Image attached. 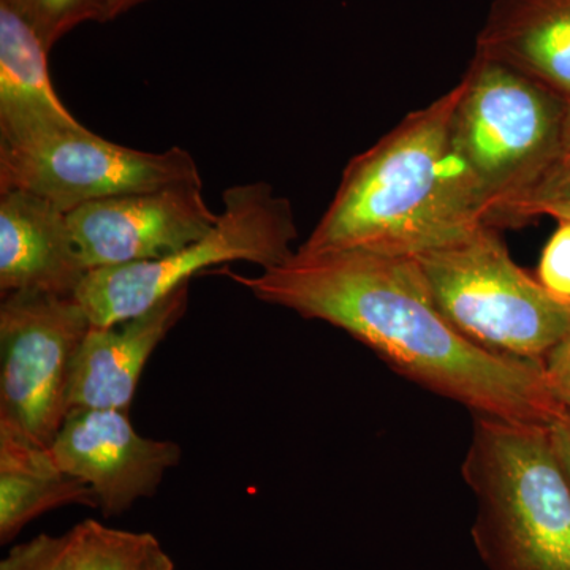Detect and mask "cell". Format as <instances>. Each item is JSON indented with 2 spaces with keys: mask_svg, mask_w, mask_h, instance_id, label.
Instances as JSON below:
<instances>
[{
  "mask_svg": "<svg viewBox=\"0 0 570 570\" xmlns=\"http://www.w3.org/2000/svg\"><path fill=\"white\" fill-rule=\"evenodd\" d=\"M225 275L266 305L344 330L404 377L475 415L549 426L564 412L542 360L498 354L461 335L411 255L298 247L258 276Z\"/></svg>",
  "mask_w": 570,
  "mask_h": 570,
  "instance_id": "6da1fadb",
  "label": "cell"
},
{
  "mask_svg": "<svg viewBox=\"0 0 570 570\" xmlns=\"http://www.w3.org/2000/svg\"><path fill=\"white\" fill-rule=\"evenodd\" d=\"M460 82L411 111L347 164L332 204L302 249H367L420 255L485 224V212L460 174L450 121Z\"/></svg>",
  "mask_w": 570,
  "mask_h": 570,
  "instance_id": "7a4b0ae2",
  "label": "cell"
},
{
  "mask_svg": "<svg viewBox=\"0 0 570 570\" xmlns=\"http://www.w3.org/2000/svg\"><path fill=\"white\" fill-rule=\"evenodd\" d=\"M463 478L489 570H570V483L549 426L475 415Z\"/></svg>",
  "mask_w": 570,
  "mask_h": 570,
  "instance_id": "3957f363",
  "label": "cell"
},
{
  "mask_svg": "<svg viewBox=\"0 0 570 570\" xmlns=\"http://www.w3.org/2000/svg\"><path fill=\"white\" fill-rule=\"evenodd\" d=\"M568 105L512 67L474 55L460 80L450 148L485 223L560 156Z\"/></svg>",
  "mask_w": 570,
  "mask_h": 570,
  "instance_id": "277c9868",
  "label": "cell"
},
{
  "mask_svg": "<svg viewBox=\"0 0 570 570\" xmlns=\"http://www.w3.org/2000/svg\"><path fill=\"white\" fill-rule=\"evenodd\" d=\"M415 258L439 311L479 346L543 362L570 333V302L520 268L491 225Z\"/></svg>",
  "mask_w": 570,
  "mask_h": 570,
  "instance_id": "5b68a950",
  "label": "cell"
},
{
  "mask_svg": "<svg viewBox=\"0 0 570 570\" xmlns=\"http://www.w3.org/2000/svg\"><path fill=\"white\" fill-rule=\"evenodd\" d=\"M223 205L209 234L167 257L88 272L75 296L91 324L111 326L141 316L213 266L249 262L268 269L294 255V208L268 183L228 187Z\"/></svg>",
  "mask_w": 570,
  "mask_h": 570,
  "instance_id": "8992f818",
  "label": "cell"
},
{
  "mask_svg": "<svg viewBox=\"0 0 570 570\" xmlns=\"http://www.w3.org/2000/svg\"><path fill=\"white\" fill-rule=\"evenodd\" d=\"M91 326L77 296H2L0 431L51 448L69 414L71 367Z\"/></svg>",
  "mask_w": 570,
  "mask_h": 570,
  "instance_id": "52a82bcc",
  "label": "cell"
},
{
  "mask_svg": "<svg viewBox=\"0 0 570 570\" xmlns=\"http://www.w3.org/2000/svg\"><path fill=\"white\" fill-rule=\"evenodd\" d=\"M202 184L186 149L164 153L127 148L86 126L0 142V193L24 190L63 213L115 195Z\"/></svg>",
  "mask_w": 570,
  "mask_h": 570,
  "instance_id": "ba28073f",
  "label": "cell"
},
{
  "mask_svg": "<svg viewBox=\"0 0 570 570\" xmlns=\"http://www.w3.org/2000/svg\"><path fill=\"white\" fill-rule=\"evenodd\" d=\"M86 268L157 261L204 238L219 214L206 205L202 184L115 195L67 213Z\"/></svg>",
  "mask_w": 570,
  "mask_h": 570,
  "instance_id": "9c48e42d",
  "label": "cell"
},
{
  "mask_svg": "<svg viewBox=\"0 0 570 570\" xmlns=\"http://www.w3.org/2000/svg\"><path fill=\"white\" fill-rule=\"evenodd\" d=\"M51 450L63 471L94 491L105 517L154 497L183 455L176 442L141 436L129 412L116 409H71Z\"/></svg>",
  "mask_w": 570,
  "mask_h": 570,
  "instance_id": "30bf717a",
  "label": "cell"
},
{
  "mask_svg": "<svg viewBox=\"0 0 570 570\" xmlns=\"http://www.w3.org/2000/svg\"><path fill=\"white\" fill-rule=\"evenodd\" d=\"M189 305V284L176 288L141 316L91 326L75 356L67 393L71 409L130 411L146 363Z\"/></svg>",
  "mask_w": 570,
  "mask_h": 570,
  "instance_id": "8fae6325",
  "label": "cell"
},
{
  "mask_svg": "<svg viewBox=\"0 0 570 570\" xmlns=\"http://www.w3.org/2000/svg\"><path fill=\"white\" fill-rule=\"evenodd\" d=\"M89 269L67 213L45 198L0 193V294L75 296Z\"/></svg>",
  "mask_w": 570,
  "mask_h": 570,
  "instance_id": "7c38bea8",
  "label": "cell"
},
{
  "mask_svg": "<svg viewBox=\"0 0 570 570\" xmlns=\"http://www.w3.org/2000/svg\"><path fill=\"white\" fill-rule=\"evenodd\" d=\"M475 55L512 67L570 102V0H493Z\"/></svg>",
  "mask_w": 570,
  "mask_h": 570,
  "instance_id": "4fadbf2b",
  "label": "cell"
},
{
  "mask_svg": "<svg viewBox=\"0 0 570 570\" xmlns=\"http://www.w3.org/2000/svg\"><path fill=\"white\" fill-rule=\"evenodd\" d=\"M47 47L0 3V142L81 127L52 86Z\"/></svg>",
  "mask_w": 570,
  "mask_h": 570,
  "instance_id": "5bb4252c",
  "label": "cell"
},
{
  "mask_svg": "<svg viewBox=\"0 0 570 570\" xmlns=\"http://www.w3.org/2000/svg\"><path fill=\"white\" fill-rule=\"evenodd\" d=\"M66 505L99 509L94 491L59 466L51 448L0 431V543Z\"/></svg>",
  "mask_w": 570,
  "mask_h": 570,
  "instance_id": "9a60e30c",
  "label": "cell"
},
{
  "mask_svg": "<svg viewBox=\"0 0 570 570\" xmlns=\"http://www.w3.org/2000/svg\"><path fill=\"white\" fill-rule=\"evenodd\" d=\"M67 570H135L159 540L151 532L116 530L96 520L71 528Z\"/></svg>",
  "mask_w": 570,
  "mask_h": 570,
  "instance_id": "2e32d148",
  "label": "cell"
},
{
  "mask_svg": "<svg viewBox=\"0 0 570 570\" xmlns=\"http://www.w3.org/2000/svg\"><path fill=\"white\" fill-rule=\"evenodd\" d=\"M540 216L570 223V146L527 189L499 204L485 224L499 230L520 227Z\"/></svg>",
  "mask_w": 570,
  "mask_h": 570,
  "instance_id": "e0dca14e",
  "label": "cell"
},
{
  "mask_svg": "<svg viewBox=\"0 0 570 570\" xmlns=\"http://www.w3.org/2000/svg\"><path fill=\"white\" fill-rule=\"evenodd\" d=\"M36 32L48 51L85 22L110 21L108 0H0Z\"/></svg>",
  "mask_w": 570,
  "mask_h": 570,
  "instance_id": "ac0fdd59",
  "label": "cell"
},
{
  "mask_svg": "<svg viewBox=\"0 0 570 570\" xmlns=\"http://www.w3.org/2000/svg\"><path fill=\"white\" fill-rule=\"evenodd\" d=\"M70 532L62 535L40 534L13 547L0 561V570H67Z\"/></svg>",
  "mask_w": 570,
  "mask_h": 570,
  "instance_id": "d6986e66",
  "label": "cell"
},
{
  "mask_svg": "<svg viewBox=\"0 0 570 570\" xmlns=\"http://www.w3.org/2000/svg\"><path fill=\"white\" fill-rule=\"evenodd\" d=\"M538 279L551 294L570 302V223H560L543 247Z\"/></svg>",
  "mask_w": 570,
  "mask_h": 570,
  "instance_id": "ffe728a7",
  "label": "cell"
},
{
  "mask_svg": "<svg viewBox=\"0 0 570 570\" xmlns=\"http://www.w3.org/2000/svg\"><path fill=\"white\" fill-rule=\"evenodd\" d=\"M543 371L554 401L570 414V333L543 358Z\"/></svg>",
  "mask_w": 570,
  "mask_h": 570,
  "instance_id": "44dd1931",
  "label": "cell"
},
{
  "mask_svg": "<svg viewBox=\"0 0 570 570\" xmlns=\"http://www.w3.org/2000/svg\"><path fill=\"white\" fill-rule=\"evenodd\" d=\"M551 445L570 483V414L561 412L549 425Z\"/></svg>",
  "mask_w": 570,
  "mask_h": 570,
  "instance_id": "7402d4cb",
  "label": "cell"
},
{
  "mask_svg": "<svg viewBox=\"0 0 570 570\" xmlns=\"http://www.w3.org/2000/svg\"><path fill=\"white\" fill-rule=\"evenodd\" d=\"M135 570H175V562L168 557L167 551L163 549L159 542L149 550L145 560Z\"/></svg>",
  "mask_w": 570,
  "mask_h": 570,
  "instance_id": "603a6c76",
  "label": "cell"
},
{
  "mask_svg": "<svg viewBox=\"0 0 570 570\" xmlns=\"http://www.w3.org/2000/svg\"><path fill=\"white\" fill-rule=\"evenodd\" d=\"M149 2V0H108V11H110V21L115 18L121 17L126 11L141 6V3Z\"/></svg>",
  "mask_w": 570,
  "mask_h": 570,
  "instance_id": "cb8c5ba5",
  "label": "cell"
},
{
  "mask_svg": "<svg viewBox=\"0 0 570 570\" xmlns=\"http://www.w3.org/2000/svg\"><path fill=\"white\" fill-rule=\"evenodd\" d=\"M569 146H570V102L568 105V115H566L564 140H562V149L569 148Z\"/></svg>",
  "mask_w": 570,
  "mask_h": 570,
  "instance_id": "d4e9b609",
  "label": "cell"
}]
</instances>
